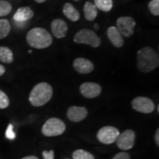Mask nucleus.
Listing matches in <instances>:
<instances>
[{
	"label": "nucleus",
	"mask_w": 159,
	"mask_h": 159,
	"mask_svg": "<svg viewBox=\"0 0 159 159\" xmlns=\"http://www.w3.org/2000/svg\"><path fill=\"white\" fill-rule=\"evenodd\" d=\"M74 1H75V2H77V1H79V0H74Z\"/></svg>",
	"instance_id": "nucleus-34"
},
{
	"label": "nucleus",
	"mask_w": 159,
	"mask_h": 159,
	"mask_svg": "<svg viewBox=\"0 0 159 159\" xmlns=\"http://www.w3.org/2000/svg\"><path fill=\"white\" fill-rule=\"evenodd\" d=\"M73 67L80 74H89L94 70V63L89 59L77 57L73 61Z\"/></svg>",
	"instance_id": "nucleus-12"
},
{
	"label": "nucleus",
	"mask_w": 159,
	"mask_h": 159,
	"mask_svg": "<svg viewBox=\"0 0 159 159\" xmlns=\"http://www.w3.org/2000/svg\"><path fill=\"white\" fill-rule=\"evenodd\" d=\"M83 13L85 19L89 21H93L96 19L97 15H98V11H97V7L94 3L91 2H85L83 6Z\"/></svg>",
	"instance_id": "nucleus-17"
},
{
	"label": "nucleus",
	"mask_w": 159,
	"mask_h": 159,
	"mask_svg": "<svg viewBox=\"0 0 159 159\" xmlns=\"http://www.w3.org/2000/svg\"><path fill=\"white\" fill-rule=\"evenodd\" d=\"M46 1H47V0H35V2H36L37 3H43Z\"/></svg>",
	"instance_id": "nucleus-31"
},
{
	"label": "nucleus",
	"mask_w": 159,
	"mask_h": 159,
	"mask_svg": "<svg viewBox=\"0 0 159 159\" xmlns=\"http://www.w3.org/2000/svg\"><path fill=\"white\" fill-rule=\"evenodd\" d=\"M26 40L31 47L38 49L48 48L52 43V36L47 30L42 27L31 29L27 35Z\"/></svg>",
	"instance_id": "nucleus-2"
},
{
	"label": "nucleus",
	"mask_w": 159,
	"mask_h": 159,
	"mask_svg": "<svg viewBox=\"0 0 159 159\" xmlns=\"http://www.w3.org/2000/svg\"><path fill=\"white\" fill-rule=\"evenodd\" d=\"M136 21L130 16H120L116 20V27L123 37L130 38L134 33Z\"/></svg>",
	"instance_id": "nucleus-6"
},
{
	"label": "nucleus",
	"mask_w": 159,
	"mask_h": 159,
	"mask_svg": "<svg viewBox=\"0 0 159 159\" xmlns=\"http://www.w3.org/2000/svg\"><path fill=\"white\" fill-rule=\"evenodd\" d=\"M73 40L76 43L89 45L93 48H98L102 43V40L94 31L86 28L77 31L74 35Z\"/></svg>",
	"instance_id": "nucleus-4"
},
{
	"label": "nucleus",
	"mask_w": 159,
	"mask_h": 159,
	"mask_svg": "<svg viewBox=\"0 0 159 159\" xmlns=\"http://www.w3.org/2000/svg\"><path fill=\"white\" fill-rule=\"evenodd\" d=\"M72 157L73 159H95L92 154L83 150H75L73 152Z\"/></svg>",
	"instance_id": "nucleus-22"
},
{
	"label": "nucleus",
	"mask_w": 159,
	"mask_h": 159,
	"mask_svg": "<svg viewBox=\"0 0 159 159\" xmlns=\"http://www.w3.org/2000/svg\"><path fill=\"white\" fill-rule=\"evenodd\" d=\"M53 90L49 83L41 82L35 85L29 95V101L33 106L41 107L50 100Z\"/></svg>",
	"instance_id": "nucleus-3"
},
{
	"label": "nucleus",
	"mask_w": 159,
	"mask_h": 159,
	"mask_svg": "<svg viewBox=\"0 0 159 159\" xmlns=\"http://www.w3.org/2000/svg\"><path fill=\"white\" fill-rule=\"evenodd\" d=\"M136 134L132 130H126L119 134L116 142L117 147L122 150H130L134 147Z\"/></svg>",
	"instance_id": "nucleus-9"
},
{
	"label": "nucleus",
	"mask_w": 159,
	"mask_h": 159,
	"mask_svg": "<svg viewBox=\"0 0 159 159\" xmlns=\"http://www.w3.org/2000/svg\"><path fill=\"white\" fill-rule=\"evenodd\" d=\"M131 105L134 110L144 114H150L155 110L154 102L145 97H136L132 100Z\"/></svg>",
	"instance_id": "nucleus-8"
},
{
	"label": "nucleus",
	"mask_w": 159,
	"mask_h": 159,
	"mask_svg": "<svg viewBox=\"0 0 159 159\" xmlns=\"http://www.w3.org/2000/svg\"><path fill=\"white\" fill-rule=\"evenodd\" d=\"M88 111L85 107L71 106L67 111V116L71 122H79L86 118Z\"/></svg>",
	"instance_id": "nucleus-13"
},
{
	"label": "nucleus",
	"mask_w": 159,
	"mask_h": 159,
	"mask_svg": "<svg viewBox=\"0 0 159 159\" xmlns=\"http://www.w3.org/2000/svg\"><path fill=\"white\" fill-rule=\"evenodd\" d=\"M0 61L5 63H11L13 61V52L9 47H0Z\"/></svg>",
	"instance_id": "nucleus-18"
},
{
	"label": "nucleus",
	"mask_w": 159,
	"mask_h": 159,
	"mask_svg": "<svg viewBox=\"0 0 159 159\" xmlns=\"http://www.w3.org/2000/svg\"><path fill=\"white\" fill-rule=\"evenodd\" d=\"M155 141H156L157 146H159V129H157L156 132V135H155Z\"/></svg>",
	"instance_id": "nucleus-28"
},
{
	"label": "nucleus",
	"mask_w": 159,
	"mask_h": 159,
	"mask_svg": "<svg viewBox=\"0 0 159 159\" xmlns=\"http://www.w3.org/2000/svg\"><path fill=\"white\" fill-rule=\"evenodd\" d=\"M34 16V12L30 7H21L17 10L13 16V19L16 22H25Z\"/></svg>",
	"instance_id": "nucleus-15"
},
{
	"label": "nucleus",
	"mask_w": 159,
	"mask_h": 159,
	"mask_svg": "<svg viewBox=\"0 0 159 159\" xmlns=\"http://www.w3.org/2000/svg\"><path fill=\"white\" fill-rule=\"evenodd\" d=\"M66 125L58 118H50L43 124L41 131L46 136H57L64 133Z\"/></svg>",
	"instance_id": "nucleus-5"
},
{
	"label": "nucleus",
	"mask_w": 159,
	"mask_h": 159,
	"mask_svg": "<svg viewBox=\"0 0 159 159\" xmlns=\"http://www.w3.org/2000/svg\"><path fill=\"white\" fill-rule=\"evenodd\" d=\"M67 159H69V158H67Z\"/></svg>",
	"instance_id": "nucleus-35"
},
{
	"label": "nucleus",
	"mask_w": 159,
	"mask_h": 159,
	"mask_svg": "<svg viewBox=\"0 0 159 159\" xmlns=\"http://www.w3.org/2000/svg\"><path fill=\"white\" fill-rule=\"evenodd\" d=\"M137 67L143 73L153 71L159 66L158 54L150 47H144L137 52Z\"/></svg>",
	"instance_id": "nucleus-1"
},
{
	"label": "nucleus",
	"mask_w": 159,
	"mask_h": 159,
	"mask_svg": "<svg viewBox=\"0 0 159 159\" xmlns=\"http://www.w3.org/2000/svg\"><path fill=\"white\" fill-rule=\"evenodd\" d=\"M21 159H39L37 158V157L35 156H26V157H24Z\"/></svg>",
	"instance_id": "nucleus-30"
},
{
	"label": "nucleus",
	"mask_w": 159,
	"mask_h": 159,
	"mask_svg": "<svg viewBox=\"0 0 159 159\" xmlns=\"http://www.w3.org/2000/svg\"><path fill=\"white\" fill-rule=\"evenodd\" d=\"M63 13L67 19L73 22H76L80 19V12L75 8L72 4L69 2L64 4L63 7Z\"/></svg>",
	"instance_id": "nucleus-16"
},
{
	"label": "nucleus",
	"mask_w": 159,
	"mask_h": 159,
	"mask_svg": "<svg viewBox=\"0 0 159 159\" xmlns=\"http://www.w3.org/2000/svg\"><path fill=\"white\" fill-rule=\"evenodd\" d=\"M107 36L111 44L116 48H122L124 46V37L119 33L118 29L115 26H111L107 30Z\"/></svg>",
	"instance_id": "nucleus-14"
},
{
	"label": "nucleus",
	"mask_w": 159,
	"mask_h": 159,
	"mask_svg": "<svg viewBox=\"0 0 159 159\" xmlns=\"http://www.w3.org/2000/svg\"><path fill=\"white\" fill-rule=\"evenodd\" d=\"M69 27L67 23L61 19H54L51 23V31L57 39H63L66 36Z\"/></svg>",
	"instance_id": "nucleus-11"
},
{
	"label": "nucleus",
	"mask_w": 159,
	"mask_h": 159,
	"mask_svg": "<svg viewBox=\"0 0 159 159\" xmlns=\"http://www.w3.org/2000/svg\"><path fill=\"white\" fill-rule=\"evenodd\" d=\"M120 134L118 129L112 126L103 127L97 134V139L105 144H113L116 141Z\"/></svg>",
	"instance_id": "nucleus-7"
},
{
	"label": "nucleus",
	"mask_w": 159,
	"mask_h": 159,
	"mask_svg": "<svg viewBox=\"0 0 159 159\" xmlns=\"http://www.w3.org/2000/svg\"><path fill=\"white\" fill-rule=\"evenodd\" d=\"M157 110H158V113H159V105L158 106V108H157Z\"/></svg>",
	"instance_id": "nucleus-33"
},
{
	"label": "nucleus",
	"mask_w": 159,
	"mask_h": 159,
	"mask_svg": "<svg viewBox=\"0 0 159 159\" xmlns=\"http://www.w3.org/2000/svg\"><path fill=\"white\" fill-rule=\"evenodd\" d=\"M81 94L85 98L92 99L97 97L102 92V87L98 83L93 82H85L80 86Z\"/></svg>",
	"instance_id": "nucleus-10"
},
{
	"label": "nucleus",
	"mask_w": 159,
	"mask_h": 159,
	"mask_svg": "<svg viewBox=\"0 0 159 159\" xmlns=\"http://www.w3.org/2000/svg\"><path fill=\"white\" fill-rule=\"evenodd\" d=\"M43 159H54L55 158V153L54 151L50 150V151H47L44 150L42 152Z\"/></svg>",
	"instance_id": "nucleus-27"
},
{
	"label": "nucleus",
	"mask_w": 159,
	"mask_h": 159,
	"mask_svg": "<svg viewBox=\"0 0 159 159\" xmlns=\"http://www.w3.org/2000/svg\"><path fill=\"white\" fill-rule=\"evenodd\" d=\"M112 159H130V155L127 152H118V153L115 155L114 158Z\"/></svg>",
	"instance_id": "nucleus-26"
},
{
	"label": "nucleus",
	"mask_w": 159,
	"mask_h": 159,
	"mask_svg": "<svg viewBox=\"0 0 159 159\" xmlns=\"http://www.w3.org/2000/svg\"><path fill=\"white\" fill-rule=\"evenodd\" d=\"M6 138L11 139V140H13V139H15L16 134L15 133L13 132V126L11 124H10L7 128V130H6L5 133Z\"/></svg>",
	"instance_id": "nucleus-25"
},
{
	"label": "nucleus",
	"mask_w": 159,
	"mask_h": 159,
	"mask_svg": "<svg viewBox=\"0 0 159 159\" xmlns=\"http://www.w3.org/2000/svg\"><path fill=\"white\" fill-rule=\"evenodd\" d=\"M12 8L13 7L9 2L5 0H0V17L6 16L11 13Z\"/></svg>",
	"instance_id": "nucleus-21"
},
{
	"label": "nucleus",
	"mask_w": 159,
	"mask_h": 159,
	"mask_svg": "<svg viewBox=\"0 0 159 159\" xmlns=\"http://www.w3.org/2000/svg\"><path fill=\"white\" fill-rule=\"evenodd\" d=\"M11 26L9 21L5 19H0V39H5L9 35Z\"/></svg>",
	"instance_id": "nucleus-20"
},
{
	"label": "nucleus",
	"mask_w": 159,
	"mask_h": 159,
	"mask_svg": "<svg viewBox=\"0 0 159 159\" xmlns=\"http://www.w3.org/2000/svg\"><path fill=\"white\" fill-rule=\"evenodd\" d=\"M9 104L10 100L7 95L4 91L0 90V109L7 108Z\"/></svg>",
	"instance_id": "nucleus-24"
},
{
	"label": "nucleus",
	"mask_w": 159,
	"mask_h": 159,
	"mask_svg": "<svg viewBox=\"0 0 159 159\" xmlns=\"http://www.w3.org/2000/svg\"><path fill=\"white\" fill-rule=\"evenodd\" d=\"M5 73V68L3 65L0 64V77L2 76V75Z\"/></svg>",
	"instance_id": "nucleus-29"
},
{
	"label": "nucleus",
	"mask_w": 159,
	"mask_h": 159,
	"mask_svg": "<svg viewBox=\"0 0 159 159\" xmlns=\"http://www.w3.org/2000/svg\"><path fill=\"white\" fill-rule=\"evenodd\" d=\"M94 28L95 30H99V25H97V24H95V25H94Z\"/></svg>",
	"instance_id": "nucleus-32"
},
{
	"label": "nucleus",
	"mask_w": 159,
	"mask_h": 159,
	"mask_svg": "<svg viewBox=\"0 0 159 159\" xmlns=\"http://www.w3.org/2000/svg\"><path fill=\"white\" fill-rule=\"evenodd\" d=\"M94 5L97 9L103 12L111 11L114 6L113 0H94Z\"/></svg>",
	"instance_id": "nucleus-19"
},
{
	"label": "nucleus",
	"mask_w": 159,
	"mask_h": 159,
	"mask_svg": "<svg viewBox=\"0 0 159 159\" xmlns=\"http://www.w3.org/2000/svg\"><path fill=\"white\" fill-rule=\"evenodd\" d=\"M149 11L155 16H159V0H151L148 3Z\"/></svg>",
	"instance_id": "nucleus-23"
}]
</instances>
